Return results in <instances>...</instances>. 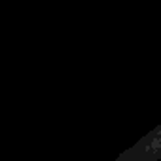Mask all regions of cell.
<instances>
[{
    "label": "cell",
    "mask_w": 161,
    "mask_h": 161,
    "mask_svg": "<svg viewBox=\"0 0 161 161\" xmlns=\"http://www.w3.org/2000/svg\"><path fill=\"white\" fill-rule=\"evenodd\" d=\"M161 155V125H157L150 135H146L135 148H131L118 161H150Z\"/></svg>",
    "instance_id": "6da1fadb"
}]
</instances>
